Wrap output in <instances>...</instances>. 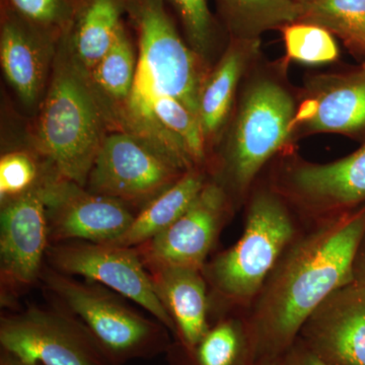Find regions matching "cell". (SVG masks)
Segmentation results:
<instances>
[{"instance_id":"obj_4","label":"cell","mask_w":365,"mask_h":365,"mask_svg":"<svg viewBox=\"0 0 365 365\" xmlns=\"http://www.w3.org/2000/svg\"><path fill=\"white\" fill-rule=\"evenodd\" d=\"M292 206L272 187L255 190L241 239L203 268L210 316L246 311L300 230Z\"/></svg>"},{"instance_id":"obj_18","label":"cell","mask_w":365,"mask_h":365,"mask_svg":"<svg viewBox=\"0 0 365 365\" xmlns=\"http://www.w3.org/2000/svg\"><path fill=\"white\" fill-rule=\"evenodd\" d=\"M259 49L260 39L232 38L222 58L209 72L199 100V120L207 150L222 140L232 119L237 86Z\"/></svg>"},{"instance_id":"obj_11","label":"cell","mask_w":365,"mask_h":365,"mask_svg":"<svg viewBox=\"0 0 365 365\" xmlns=\"http://www.w3.org/2000/svg\"><path fill=\"white\" fill-rule=\"evenodd\" d=\"M272 188L309 220L359 207L365 203V143L333 163L283 160Z\"/></svg>"},{"instance_id":"obj_24","label":"cell","mask_w":365,"mask_h":365,"mask_svg":"<svg viewBox=\"0 0 365 365\" xmlns=\"http://www.w3.org/2000/svg\"><path fill=\"white\" fill-rule=\"evenodd\" d=\"M299 21L323 26L365 57V0H319L302 6Z\"/></svg>"},{"instance_id":"obj_32","label":"cell","mask_w":365,"mask_h":365,"mask_svg":"<svg viewBox=\"0 0 365 365\" xmlns=\"http://www.w3.org/2000/svg\"><path fill=\"white\" fill-rule=\"evenodd\" d=\"M297 4H300V6H307V4H314V2H318L319 0H294Z\"/></svg>"},{"instance_id":"obj_2","label":"cell","mask_w":365,"mask_h":365,"mask_svg":"<svg viewBox=\"0 0 365 365\" xmlns=\"http://www.w3.org/2000/svg\"><path fill=\"white\" fill-rule=\"evenodd\" d=\"M113 131L109 110L64 36L34 131L36 153L59 177L86 187L98 151Z\"/></svg>"},{"instance_id":"obj_31","label":"cell","mask_w":365,"mask_h":365,"mask_svg":"<svg viewBox=\"0 0 365 365\" xmlns=\"http://www.w3.org/2000/svg\"><path fill=\"white\" fill-rule=\"evenodd\" d=\"M0 365H40L26 361L6 349L0 350Z\"/></svg>"},{"instance_id":"obj_14","label":"cell","mask_w":365,"mask_h":365,"mask_svg":"<svg viewBox=\"0 0 365 365\" xmlns=\"http://www.w3.org/2000/svg\"><path fill=\"white\" fill-rule=\"evenodd\" d=\"M297 341L327 365H365V289L351 282L329 295Z\"/></svg>"},{"instance_id":"obj_13","label":"cell","mask_w":365,"mask_h":365,"mask_svg":"<svg viewBox=\"0 0 365 365\" xmlns=\"http://www.w3.org/2000/svg\"><path fill=\"white\" fill-rule=\"evenodd\" d=\"M234 209L225 190L209 178L195 200L176 222L135 249L146 268L180 266L203 270Z\"/></svg>"},{"instance_id":"obj_3","label":"cell","mask_w":365,"mask_h":365,"mask_svg":"<svg viewBox=\"0 0 365 365\" xmlns=\"http://www.w3.org/2000/svg\"><path fill=\"white\" fill-rule=\"evenodd\" d=\"M167 0H126L138 40L130 97L118 112L116 130L139 137L155 100L175 98L199 118V100L208 62L182 41L165 7Z\"/></svg>"},{"instance_id":"obj_29","label":"cell","mask_w":365,"mask_h":365,"mask_svg":"<svg viewBox=\"0 0 365 365\" xmlns=\"http://www.w3.org/2000/svg\"><path fill=\"white\" fill-rule=\"evenodd\" d=\"M273 365H327L318 359L314 353L307 349L302 343L297 341L295 344Z\"/></svg>"},{"instance_id":"obj_26","label":"cell","mask_w":365,"mask_h":365,"mask_svg":"<svg viewBox=\"0 0 365 365\" xmlns=\"http://www.w3.org/2000/svg\"><path fill=\"white\" fill-rule=\"evenodd\" d=\"M52 175L57 174L29 151L6 153L0 158V205L38 188Z\"/></svg>"},{"instance_id":"obj_23","label":"cell","mask_w":365,"mask_h":365,"mask_svg":"<svg viewBox=\"0 0 365 365\" xmlns=\"http://www.w3.org/2000/svg\"><path fill=\"white\" fill-rule=\"evenodd\" d=\"M137 56L124 24L109 51L90 72L91 81L109 110L116 130L118 112L130 97L135 79Z\"/></svg>"},{"instance_id":"obj_9","label":"cell","mask_w":365,"mask_h":365,"mask_svg":"<svg viewBox=\"0 0 365 365\" xmlns=\"http://www.w3.org/2000/svg\"><path fill=\"white\" fill-rule=\"evenodd\" d=\"M46 262L59 272L81 276L132 300L175 335L173 319L155 294L150 272L135 248L85 241L56 242L50 245Z\"/></svg>"},{"instance_id":"obj_34","label":"cell","mask_w":365,"mask_h":365,"mask_svg":"<svg viewBox=\"0 0 365 365\" xmlns=\"http://www.w3.org/2000/svg\"><path fill=\"white\" fill-rule=\"evenodd\" d=\"M362 67H364V68H365V62H364V66H362Z\"/></svg>"},{"instance_id":"obj_1","label":"cell","mask_w":365,"mask_h":365,"mask_svg":"<svg viewBox=\"0 0 365 365\" xmlns=\"http://www.w3.org/2000/svg\"><path fill=\"white\" fill-rule=\"evenodd\" d=\"M309 222L242 316L250 359L257 364L281 359L314 309L338 288L353 282V260L365 234V203Z\"/></svg>"},{"instance_id":"obj_19","label":"cell","mask_w":365,"mask_h":365,"mask_svg":"<svg viewBox=\"0 0 365 365\" xmlns=\"http://www.w3.org/2000/svg\"><path fill=\"white\" fill-rule=\"evenodd\" d=\"M209 180L207 168L187 170L174 185L153 198L136 213L130 227L116 242L117 246L136 248L160 234L190 207Z\"/></svg>"},{"instance_id":"obj_8","label":"cell","mask_w":365,"mask_h":365,"mask_svg":"<svg viewBox=\"0 0 365 365\" xmlns=\"http://www.w3.org/2000/svg\"><path fill=\"white\" fill-rule=\"evenodd\" d=\"M185 173L138 137L113 131L98 151L86 188L143 208Z\"/></svg>"},{"instance_id":"obj_30","label":"cell","mask_w":365,"mask_h":365,"mask_svg":"<svg viewBox=\"0 0 365 365\" xmlns=\"http://www.w3.org/2000/svg\"><path fill=\"white\" fill-rule=\"evenodd\" d=\"M352 277L353 282L365 289V234L353 260Z\"/></svg>"},{"instance_id":"obj_7","label":"cell","mask_w":365,"mask_h":365,"mask_svg":"<svg viewBox=\"0 0 365 365\" xmlns=\"http://www.w3.org/2000/svg\"><path fill=\"white\" fill-rule=\"evenodd\" d=\"M0 345L36 364L115 365L78 319L50 302L2 314Z\"/></svg>"},{"instance_id":"obj_28","label":"cell","mask_w":365,"mask_h":365,"mask_svg":"<svg viewBox=\"0 0 365 365\" xmlns=\"http://www.w3.org/2000/svg\"><path fill=\"white\" fill-rule=\"evenodd\" d=\"M179 16L187 43L208 62L215 49L216 25L207 0H168Z\"/></svg>"},{"instance_id":"obj_33","label":"cell","mask_w":365,"mask_h":365,"mask_svg":"<svg viewBox=\"0 0 365 365\" xmlns=\"http://www.w3.org/2000/svg\"><path fill=\"white\" fill-rule=\"evenodd\" d=\"M257 365H273V364H258Z\"/></svg>"},{"instance_id":"obj_12","label":"cell","mask_w":365,"mask_h":365,"mask_svg":"<svg viewBox=\"0 0 365 365\" xmlns=\"http://www.w3.org/2000/svg\"><path fill=\"white\" fill-rule=\"evenodd\" d=\"M40 190L50 245L69 241L112 244L130 227L137 213L122 201L91 193L57 175L46 179Z\"/></svg>"},{"instance_id":"obj_16","label":"cell","mask_w":365,"mask_h":365,"mask_svg":"<svg viewBox=\"0 0 365 365\" xmlns=\"http://www.w3.org/2000/svg\"><path fill=\"white\" fill-rule=\"evenodd\" d=\"M297 109L292 136L314 133L352 135L365 129V68L313 79Z\"/></svg>"},{"instance_id":"obj_21","label":"cell","mask_w":365,"mask_h":365,"mask_svg":"<svg viewBox=\"0 0 365 365\" xmlns=\"http://www.w3.org/2000/svg\"><path fill=\"white\" fill-rule=\"evenodd\" d=\"M223 314L210 326L200 342L187 349L175 341L165 352L170 365H245L250 359L244 317Z\"/></svg>"},{"instance_id":"obj_10","label":"cell","mask_w":365,"mask_h":365,"mask_svg":"<svg viewBox=\"0 0 365 365\" xmlns=\"http://www.w3.org/2000/svg\"><path fill=\"white\" fill-rule=\"evenodd\" d=\"M50 247L47 212L38 188L2 204L0 211V304L14 307L40 283Z\"/></svg>"},{"instance_id":"obj_5","label":"cell","mask_w":365,"mask_h":365,"mask_svg":"<svg viewBox=\"0 0 365 365\" xmlns=\"http://www.w3.org/2000/svg\"><path fill=\"white\" fill-rule=\"evenodd\" d=\"M297 111L289 91L275 79L259 76L245 88L225 145L209 170L235 207L248 195L264 165L289 143Z\"/></svg>"},{"instance_id":"obj_15","label":"cell","mask_w":365,"mask_h":365,"mask_svg":"<svg viewBox=\"0 0 365 365\" xmlns=\"http://www.w3.org/2000/svg\"><path fill=\"white\" fill-rule=\"evenodd\" d=\"M60 41L2 4L0 62L6 81L26 107L43 102Z\"/></svg>"},{"instance_id":"obj_6","label":"cell","mask_w":365,"mask_h":365,"mask_svg":"<svg viewBox=\"0 0 365 365\" xmlns=\"http://www.w3.org/2000/svg\"><path fill=\"white\" fill-rule=\"evenodd\" d=\"M48 302L78 319L115 365L151 359L170 344L169 329L144 317L125 297L93 281H81L46 263L41 275Z\"/></svg>"},{"instance_id":"obj_17","label":"cell","mask_w":365,"mask_h":365,"mask_svg":"<svg viewBox=\"0 0 365 365\" xmlns=\"http://www.w3.org/2000/svg\"><path fill=\"white\" fill-rule=\"evenodd\" d=\"M146 269L155 294L173 319L177 342L192 349L211 326L209 289L203 271L180 266Z\"/></svg>"},{"instance_id":"obj_20","label":"cell","mask_w":365,"mask_h":365,"mask_svg":"<svg viewBox=\"0 0 365 365\" xmlns=\"http://www.w3.org/2000/svg\"><path fill=\"white\" fill-rule=\"evenodd\" d=\"M126 0H83L66 35L74 57L88 73L109 51L123 25Z\"/></svg>"},{"instance_id":"obj_25","label":"cell","mask_w":365,"mask_h":365,"mask_svg":"<svg viewBox=\"0 0 365 365\" xmlns=\"http://www.w3.org/2000/svg\"><path fill=\"white\" fill-rule=\"evenodd\" d=\"M288 61L304 64L330 63L339 57V49L333 34L314 24H290L281 29Z\"/></svg>"},{"instance_id":"obj_27","label":"cell","mask_w":365,"mask_h":365,"mask_svg":"<svg viewBox=\"0 0 365 365\" xmlns=\"http://www.w3.org/2000/svg\"><path fill=\"white\" fill-rule=\"evenodd\" d=\"M83 0H2L24 20L58 41L71 32Z\"/></svg>"},{"instance_id":"obj_22","label":"cell","mask_w":365,"mask_h":365,"mask_svg":"<svg viewBox=\"0 0 365 365\" xmlns=\"http://www.w3.org/2000/svg\"><path fill=\"white\" fill-rule=\"evenodd\" d=\"M232 38L259 39L262 33L299 21L302 6L294 0H216Z\"/></svg>"}]
</instances>
